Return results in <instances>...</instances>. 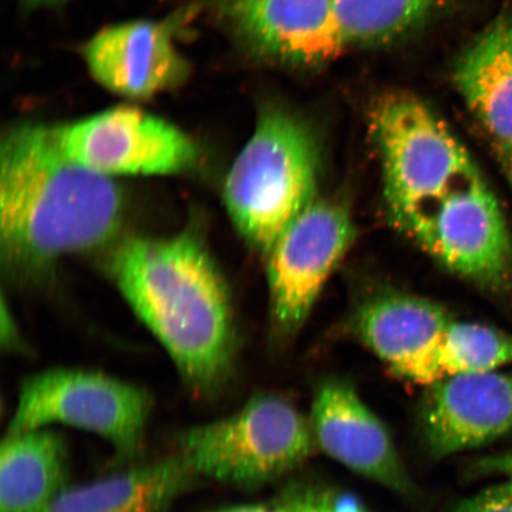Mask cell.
Returning a JSON list of instances; mask_svg holds the SVG:
<instances>
[{
  "label": "cell",
  "instance_id": "6da1fadb",
  "mask_svg": "<svg viewBox=\"0 0 512 512\" xmlns=\"http://www.w3.org/2000/svg\"><path fill=\"white\" fill-rule=\"evenodd\" d=\"M123 214L119 185L70 158L55 126L28 121L4 134L0 232L3 259L12 268L40 270L105 245Z\"/></svg>",
  "mask_w": 512,
  "mask_h": 512
},
{
  "label": "cell",
  "instance_id": "7a4b0ae2",
  "mask_svg": "<svg viewBox=\"0 0 512 512\" xmlns=\"http://www.w3.org/2000/svg\"><path fill=\"white\" fill-rule=\"evenodd\" d=\"M111 273L201 399L219 395L232 373L233 316L226 285L208 249L190 233L133 238L115 249Z\"/></svg>",
  "mask_w": 512,
  "mask_h": 512
},
{
  "label": "cell",
  "instance_id": "e0dca14e",
  "mask_svg": "<svg viewBox=\"0 0 512 512\" xmlns=\"http://www.w3.org/2000/svg\"><path fill=\"white\" fill-rule=\"evenodd\" d=\"M457 88L498 147L512 145V16L503 15L464 51Z\"/></svg>",
  "mask_w": 512,
  "mask_h": 512
},
{
  "label": "cell",
  "instance_id": "8fae6325",
  "mask_svg": "<svg viewBox=\"0 0 512 512\" xmlns=\"http://www.w3.org/2000/svg\"><path fill=\"white\" fill-rule=\"evenodd\" d=\"M221 21L249 53L285 64H316L344 49L334 0H215Z\"/></svg>",
  "mask_w": 512,
  "mask_h": 512
},
{
  "label": "cell",
  "instance_id": "30bf717a",
  "mask_svg": "<svg viewBox=\"0 0 512 512\" xmlns=\"http://www.w3.org/2000/svg\"><path fill=\"white\" fill-rule=\"evenodd\" d=\"M185 12L164 21H132L102 29L83 47L89 73L107 91L132 100L150 99L181 86L189 62L175 46Z\"/></svg>",
  "mask_w": 512,
  "mask_h": 512
},
{
  "label": "cell",
  "instance_id": "cb8c5ba5",
  "mask_svg": "<svg viewBox=\"0 0 512 512\" xmlns=\"http://www.w3.org/2000/svg\"><path fill=\"white\" fill-rule=\"evenodd\" d=\"M499 155H501V162L505 175H507L510 183L512 184V145L498 147Z\"/></svg>",
  "mask_w": 512,
  "mask_h": 512
},
{
  "label": "cell",
  "instance_id": "2e32d148",
  "mask_svg": "<svg viewBox=\"0 0 512 512\" xmlns=\"http://www.w3.org/2000/svg\"><path fill=\"white\" fill-rule=\"evenodd\" d=\"M66 439L50 427L6 433L0 447V512H43L69 486Z\"/></svg>",
  "mask_w": 512,
  "mask_h": 512
},
{
  "label": "cell",
  "instance_id": "7c38bea8",
  "mask_svg": "<svg viewBox=\"0 0 512 512\" xmlns=\"http://www.w3.org/2000/svg\"><path fill=\"white\" fill-rule=\"evenodd\" d=\"M420 426L435 460L504 437L512 432V371L456 375L432 384Z\"/></svg>",
  "mask_w": 512,
  "mask_h": 512
},
{
  "label": "cell",
  "instance_id": "277c9868",
  "mask_svg": "<svg viewBox=\"0 0 512 512\" xmlns=\"http://www.w3.org/2000/svg\"><path fill=\"white\" fill-rule=\"evenodd\" d=\"M177 446L198 477L258 489L304 464L317 443L311 421L290 401L261 394L227 418L184 431Z\"/></svg>",
  "mask_w": 512,
  "mask_h": 512
},
{
  "label": "cell",
  "instance_id": "52a82bcc",
  "mask_svg": "<svg viewBox=\"0 0 512 512\" xmlns=\"http://www.w3.org/2000/svg\"><path fill=\"white\" fill-rule=\"evenodd\" d=\"M400 229L447 270L491 292L512 290V236L482 175Z\"/></svg>",
  "mask_w": 512,
  "mask_h": 512
},
{
  "label": "cell",
  "instance_id": "ffe728a7",
  "mask_svg": "<svg viewBox=\"0 0 512 512\" xmlns=\"http://www.w3.org/2000/svg\"><path fill=\"white\" fill-rule=\"evenodd\" d=\"M278 499L292 512H371L354 495L316 484L290 485Z\"/></svg>",
  "mask_w": 512,
  "mask_h": 512
},
{
  "label": "cell",
  "instance_id": "ba28073f",
  "mask_svg": "<svg viewBox=\"0 0 512 512\" xmlns=\"http://www.w3.org/2000/svg\"><path fill=\"white\" fill-rule=\"evenodd\" d=\"M55 131L70 158L111 178L179 174L198 158L197 146L187 134L134 106L113 107L55 126Z\"/></svg>",
  "mask_w": 512,
  "mask_h": 512
},
{
  "label": "cell",
  "instance_id": "5b68a950",
  "mask_svg": "<svg viewBox=\"0 0 512 512\" xmlns=\"http://www.w3.org/2000/svg\"><path fill=\"white\" fill-rule=\"evenodd\" d=\"M384 195L400 227L480 175L469 153L430 107L409 95H389L371 115Z\"/></svg>",
  "mask_w": 512,
  "mask_h": 512
},
{
  "label": "cell",
  "instance_id": "7402d4cb",
  "mask_svg": "<svg viewBox=\"0 0 512 512\" xmlns=\"http://www.w3.org/2000/svg\"><path fill=\"white\" fill-rule=\"evenodd\" d=\"M467 475L475 478L499 476L512 479V450L476 460L470 465Z\"/></svg>",
  "mask_w": 512,
  "mask_h": 512
},
{
  "label": "cell",
  "instance_id": "3957f363",
  "mask_svg": "<svg viewBox=\"0 0 512 512\" xmlns=\"http://www.w3.org/2000/svg\"><path fill=\"white\" fill-rule=\"evenodd\" d=\"M318 139L297 114L266 106L224 182L223 200L242 238L267 255L284 229L316 200Z\"/></svg>",
  "mask_w": 512,
  "mask_h": 512
},
{
  "label": "cell",
  "instance_id": "8992f818",
  "mask_svg": "<svg viewBox=\"0 0 512 512\" xmlns=\"http://www.w3.org/2000/svg\"><path fill=\"white\" fill-rule=\"evenodd\" d=\"M153 399L130 382L95 371L53 369L25 380L8 432L64 425L99 435L117 464L143 452Z\"/></svg>",
  "mask_w": 512,
  "mask_h": 512
},
{
  "label": "cell",
  "instance_id": "4fadbf2b",
  "mask_svg": "<svg viewBox=\"0 0 512 512\" xmlns=\"http://www.w3.org/2000/svg\"><path fill=\"white\" fill-rule=\"evenodd\" d=\"M310 421L317 446L338 463L395 494L418 496L387 427L349 382L330 379L320 383Z\"/></svg>",
  "mask_w": 512,
  "mask_h": 512
},
{
  "label": "cell",
  "instance_id": "d4e9b609",
  "mask_svg": "<svg viewBox=\"0 0 512 512\" xmlns=\"http://www.w3.org/2000/svg\"><path fill=\"white\" fill-rule=\"evenodd\" d=\"M28 8H50L68 2V0H21Z\"/></svg>",
  "mask_w": 512,
  "mask_h": 512
},
{
  "label": "cell",
  "instance_id": "44dd1931",
  "mask_svg": "<svg viewBox=\"0 0 512 512\" xmlns=\"http://www.w3.org/2000/svg\"><path fill=\"white\" fill-rule=\"evenodd\" d=\"M451 512H512V479L462 499Z\"/></svg>",
  "mask_w": 512,
  "mask_h": 512
},
{
  "label": "cell",
  "instance_id": "603a6c76",
  "mask_svg": "<svg viewBox=\"0 0 512 512\" xmlns=\"http://www.w3.org/2000/svg\"><path fill=\"white\" fill-rule=\"evenodd\" d=\"M211 512H292L290 509L286 507L283 502H280L279 499H275L272 503L266 504H243V505H233V507H226L222 509H217Z\"/></svg>",
  "mask_w": 512,
  "mask_h": 512
},
{
  "label": "cell",
  "instance_id": "ac0fdd59",
  "mask_svg": "<svg viewBox=\"0 0 512 512\" xmlns=\"http://www.w3.org/2000/svg\"><path fill=\"white\" fill-rule=\"evenodd\" d=\"M441 0H334L344 48L398 38L430 17Z\"/></svg>",
  "mask_w": 512,
  "mask_h": 512
},
{
  "label": "cell",
  "instance_id": "9c48e42d",
  "mask_svg": "<svg viewBox=\"0 0 512 512\" xmlns=\"http://www.w3.org/2000/svg\"><path fill=\"white\" fill-rule=\"evenodd\" d=\"M354 239L348 209L318 197L279 235L266 259L272 316L284 335L302 326Z\"/></svg>",
  "mask_w": 512,
  "mask_h": 512
},
{
  "label": "cell",
  "instance_id": "9a60e30c",
  "mask_svg": "<svg viewBox=\"0 0 512 512\" xmlns=\"http://www.w3.org/2000/svg\"><path fill=\"white\" fill-rule=\"evenodd\" d=\"M200 479L176 453L92 483L69 485L43 512H165Z\"/></svg>",
  "mask_w": 512,
  "mask_h": 512
},
{
  "label": "cell",
  "instance_id": "d6986e66",
  "mask_svg": "<svg viewBox=\"0 0 512 512\" xmlns=\"http://www.w3.org/2000/svg\"><path fill=\"white\" fill-rule=\"evenodd\" d=\"M511 363L512 335L453 319L435 358V379L439 382L456 375L489 373Z\"/></svg>",
  "mask_w": 512,
  "mask_h": 512
},
{
  "label": "cell",
  "instance_id": "5bb4252c",
  "mask_svg": "<svg viewBox=\"0 0 512 512\" xmlns=\"http://www.w3.org/2000/svg\"><path fill=\"white\" fill-rule=\"evenodd\" d=\"M452 320L430 300L395 294L364 305L356 331L394 374L430 387L437 382L435 358Z\"/></svg>",
  "mask_w": 512,
  "mask_h": 512
}]
</instances>
